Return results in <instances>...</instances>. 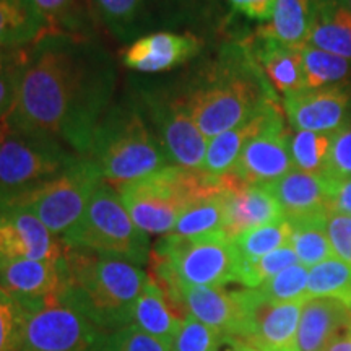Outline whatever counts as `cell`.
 Instances as JSON below:
<instances>
[{
	"label": "cell",
	"mask_w": 351,
	"mask_h": 351,
	"mask_svg": "<svg viewBox=\"0 0 351 351\" xmlns=\"http://www.w3.org/2000/svg\"><path fill=\"white\" fill-rule=\"evenodd\" d=\"M114 75L70 34H46L29 49L7 130L43 134L86 156L112 95Z\"/></svg>",
	"instance_id": "obj_1"
},
{
	"label": "cell",
	"mask_w": 351,
	"mask_h": 351,
	"mask_svg": "<svg viewBox=\"0 0 351 351\" xmlns=\"http://www.w3.org/2000/svg\"><path fill=\"white\" fill-rule=\"evenodd\" d=\"M184 101L208 140L244 124L271 104H278L247 44L230 47L189 90Z\"/></svg>",
	"instance_id": "obj_2"
},
{
	"label": "cell",
	"mask_w": 351,
	"mask_h": 351,
	"mask_svg": "<svg viewBox=\"0 0 351 351\" xmlns=\"http://www.w3.org/2000/svg\"><path fill=\"white\" fill-rule=\"evenodd\" d=\"M69 283L62 296L96 327L111 333L130 326L147 282L140 265L124 258L65 247Z\"/></svg>",
	"instance_id": "obj_3"
},
{
	"label": "cell",
	"mask_w": 351,
	"mask_h": 351,
	"mask_svg": "<svg viewBox=\"0 0 351 351\" xmlns=\"http://www.w3.org/2000/svg\"><path fill=\"white\" fill-rule=\"evenodd\" d=\"M86 158L114 189L171 166L155 130L137 111L122 106L99 121Z\"/></svg>",
	"instance_id": "obj_4"
},
{
	"label": "cell",
	"mask_w": 351,
	"mask_h": 351,
	"mask_svg": "<svg viewBox=\"0 0 351 351\" xmlns=\"http://www.w3.org/2000/svg\"><path fill=\"white\" fill-rule=\"evenodd\" d=\"M116 191L140 230L147 234H169L192 202L223 191V179L171 165Z\"/></svg>",
	"instance_id": "obj_5"
},
{
	"label": "cell",
	"mask_w": 351,
	"mask_h": 351,
	"mask_svg": "<svg viewBox=\"0 0 351 351\" xmlns=\"http://www.w3.org/2000/svg\"><path fill=\"white\" fill-rule=\"evenodd\" d=\"M153 274L181 287H225L239 283L241 256L223 231L212 234H166L152 249Z\"/></svg>",
	"instance_id": "obj_6"
},
{
	"label": "cell",
	"mask_w": 351,
	"mask_h": 351,
	"mask_svg": "<svg viewBox=\"0 0 351 351\" xmlns=\"http://www.w3.org/2000/svg\"><path fill=\"white\" fill-rule=\"evenodd\" d=\"M60 241L69 249L124 258L135 265H145L152 256L148 234L135 225L116 189L104 181L95 189L77 225Z\"/></svg>",
	"instance_id": "obj_7"
},
{
	"label": "cell",
	"mask_w": 351,
	"mask_h": 351,
	"mask_svg": "<svg viewBox=\"0 0 351 351\" xmlns=\"http://www.w3.org/2000/svg\"><path fill=\"white\" fill-rule=\"evenodd\" d=\"M103 176L90 158L78 160L49 181L0 200V210H20L36 217L56 238L77 225Z\"/></svg>",
	"instance_id": "obj_8"
},
{
	"label": "cell",
	"mask_w": 351,
	"mask_h": 351,
	"mask_svg": "<svg viewBox=\"0 0 351 351\" xmlns=\"http://www.w3.org/2000/svg\"><path fill=\"white\" fill-rule=\"evenodd\" d=\"M78 158L49 135L5 129L0 140V200L49 181Z\"/></svg>",
	"instance_id": "obj_9"
},
{
	"label": "cell",
	"mask_w": 351,
	"mask_h": 351,
	"mask_svg": "<svg viewBox=\"0 0 351 351\" xmlns=\"http://www.w3.org/2000/svg\"><path fill=\"white\" fill-rule=\"evenodd\" d=\"M26 309L28 320L19 351H104L108 333L62 295Z\"/></svg>",
	"instance_id": "obj_10"
},
{
	"label": "cell",
	"mask_w": 351,
	"mask_h": 351,
	"mask_svg": "<svg viewBox=\"0 0 351 351\" xmlns=\"http://www.w3.org/2000/svg\"><path fill=\"white\" fill-rule=\"evenodd\" d=\"M148 114L171 165L200 171L207 155L208 138L197 127L184 96H148Z\"/></svg>",
	"instance_id": "obj_11"
},
{
	"label": "cell",
	"mask_w": 351,
	"mask_h": 351,
	"mask_svg": "<svg viewBox=\"0 0 351 351\" xmlns=\"http://www.w3.org/2000/svg\"><path fill=\"white\" fill-rule=\"evenodd\" d=\"M243 335L238 341L258 351H296V333L304 301L271 302L258 289H241Z\"/></svg>",
	"instance_id": "obj_12"
},
{
	"label": "cell",
	"mask_w": 351,
	"mask_h": 351,
	"mask_svg": "<svg viewBox=\"0 0 351 351\" xmlns=\"http://www.w3.org/2000/svg\"><path fill=\"white\" fill-rule=\"evenodd\" d=\"M283 116H276L261 134L245 143L231 174L245 184L269 186L295 169Z\"/></svg>",
	"instance_id": "obj_13"
},
{
	"label": "cell",
	"mask_w": 351,
	"mask_h": 351,
	"mask_svg": "<svg viewBox=\"0 0 351 351\" xmlns=\"http://www.w3.org/2000/svg\"><path fill=\"white\" fill-rule=\"evenodd\" d=\"M283 103L289 124L298 130L333 134L350 122L351 90L346 83L300 91Z\"/></svg>",
	"instance_id": "obj_14"
},
{
	"label": "cell",
	"mask_w": 351,
	"mask_h": 351,
	"mask_svg": "<svg viewBox=\"0 0 351 351\" xmlns=\"http://www.w3.org/2000/svg\"><path fill=\"white\" fill-rule=\"evenodd\" d=\"M69 283L65 256L49 258H21L0 267V285L23 302L33 307L59 298Z\"/></svg>",
	"instance_id": "obj_15"
},
{
	"label": "cell",
	"mask_w": 351,
	"mask_h": 351,
	"mask_svg": "<svg viewBox=\"0 0 351 351\" xmlns=\"http://www.w3.org/2000/svg\"><path fill=\"white\" fill-rule=\"evenodd\" d=\"M65 256V245L33 215L20 210H0V267L21 258Z\"/></svg>",
	"instance_id": "obj_16"
},
{
	"label": "cell",
	"mask_w": 351,
	"mask_h": 351,
	"mask_svg": "<svg viewBox=\"0 0 351 351\" xmlns=\"http://www.w3.org/2000/svg\"><path fill=\"white\" fill-rule=\"evenodd\" d=\"M225 184V228L230 239L238 238L254 228L283 219L278 200L263 184H245L234 174L223 176Z\"/></svg>",
	"instance_id": "obj_17"
},
{
	"label": "cell",
	"mask_w": 351,
	"mask_h": 351,
	"mask_svg": "<svg viewBox=\"0 0 351 351\" xmlns=\"http://www.w3.org/2000/svg\"><path fill=\"white\" fill-rule=\"evenodd\" d=\"M278 200L283 218L288 223L327 218L330 189L322 176L291 169L282 179L267 186Z\"/></svg>",
	"instance_id": "obj_18"
},
{
	"label": "cell",
	"mask_w": 351,
	"mask_h": 351,
	"mask_svg": "<svg viewBox=\"0 0 351 351\" xmlns=\"http://www.w3.org/2000/svg\"><path fill=\"white\" fill-rule=\"evenodd\" d=\"M187 313L223 337L239 340L244 327V304L239 291L225 287H181Z\"/></svg>",
	"instance_id": "obj_19"
},
{
	"label": "cell",
	"mask_w": 351,
	"mask_h": 351,
	"mask_svg": "<svg viewBox=\"0 0 351 351\" xmlns=\"http://www.w3.org/2000/svg\"><path fill=\"white\" fill-rule=\"evenodd\" d=\"M200 46L194 34L153 33L132 43L122 54V62L143 73L166 72L199 54Z\"/></svg>",
	"instance_id": "obj_20"
},
{
	"label": "cell",
	"mask_w": 351,
	"mask_h": 351,
	"mask_svg": "<svg viewBox=\"0 0 351 351\" xmlns=\"http://www.w3.org/2000/svg\"><path fill=\"white\" fill-rule=\"evenodd\" d=\"M351 326V307L339 298L317 296L304 301L296 333V351H322L328 341Z\"/></svg>",
	"instance_id": "obj_21"
},
{
	"label": "cell",
	"mask_w": 351,
	"mask_h": 351,
	"mask_svg": "<svg viewBox=\"0 0 351 351\" xmlns=\"http://www.w3.org/2000/svg\"><path fill=\"white\" fill-rule=\"evenodd\" d=\"M245 44L263 75L283 98L306 90L301 49L283 46L274 39L258 38L257 34Z\"/></svg>",
	"instance_id": "obj_22"
},
{
	"label": "cell",
	"mask_w": 351,
	"mask_h": 351,
	"mask_svg": "<svg viewBox=\"0 0 351 351\" xmlns=\"http://www.w3.org/2000/svg\"><path fill=\"white\" fill-rule=\"evenodd\" d=\"M276 116H282V109L278 104H271L244 124L208 140L207 155H205L202 171L213 179L230 174L238 163L245 143L261 134Z\"/></svg>",
	"instance_id": "obj_23"
},
{
	"label": "cell",
	"mask_w": 351,
	"mask_h": 351,
	"mask_svg": "<svg viewBox=\"0 0 351 351\" xmlns=\"http://www.w3.org/2000/svg\"><path fill=\"white\" fill-rule=\"evenodd\" d=\"M307 46L351 60V7L348 0H314Z\"/></svg>",
	"instance_id": "obj_24"
},
{
	"label": "cell",
	"mask_w": 351,
	"mask_h": 351,
	"mask_svg": "<svg viewBox=\"0 0 351 351\" xmlns=\"http://www.w3.org/2000/svg\"><path fill=\"white\" fill-rule=\"evenodd\" d=\"M187 315L181 314L155 280L147 274V282L134 307L132 324L143 332L173 345Z\"/></svg>",
	"instance_id": "obj_25"
},
{
	"label": "cell",
	"mask_w": 351,
	"mask_h": 351,
	"mask_svg": "<svg viewBox=\"0 0 351 351\" xmlns=\"http://www.w3.org/2000/svg\"><path fill=\"white\" fill-rule=\"evenodd\" d=\"M49 33L33 0H0V51L29 47Z\"/></svg>",
	"instance_id": "obj_26"
},
{
	"label": "cell",
	"mask_w": 351,
	"mask_h": 351,
	"mask_svg": "<svg viewBox=\"0 0 351 351\" xmlns=\"http://www.w3.org/2000/svg\"><path fill=\"white\" fill-rule=\"evenodd\" d=\"M313 10L314 0H276L271 19L256 34L293 49H302L307 46Z\"/></svg>",
	"instance_id": "obj_27"
},
{
	"label": "cell",
	"mask_w": 351,
	"mask_h": 351,
	"mask_svg": "<svg viewBox=\"0 0 351 351\" xmlns=\"http://www.w3.org/2000/svg\"><path fill=\"white\" fill-rule=\"evenodd\" d=\"M225 217V184H223V191L218 194L202 197V199L192 202L176 221L169 234L194 238V236L223 231Z\"/></svg>",
	"instance_id": "obj_28"
},
{
	"label": "cell",
	"mask_w": 351,
	"mask_h": 351,
	"mask_svg": "<svg viewBox=\"0 0 351 351\" xmlns=\"http://www.w3.org/2000/svg\"><path fill=\"white\" fill-rule=\"evenodd\" d=\"M306 90L345 85L351 80V60L332 52L304 46L301 49Z\"/></svg>",
	"instance_id": "obj_29"
},
{
	"label": "cell",
	"mask_w": 351,
	"mask_h": 351,
	"mask_svg": "<svg viewBox=\"0 0 351 351\" xmlns=\"http://www.w3.org/2000/svg\"><path fill=\"white\" fill-rule=\"evenodd\" d=\"M326 219H309V221L289 223L291 225V239L289 245L296 252L298 261L307 269L333 258L330 241L326 231Z\"/></svg>",
	"instance_id": "obj_30"
},
{
	"label": "cell",
	"mask_w": 351,
	"mask_h": 351,
	"mask_svg": "<svg viewBox=\"0 0 351 351\" xmlns=\"http://www.w3.org/2000/svg\"><path fill=\"white\" fill-rule=\"evenodd\" d=\"M306 296L339 298L351 307V265L337 257L314 265L309 269Z\"/></svg>",
	"instance_id": "obj_31"
},
{
	"label": "cell",
	"mask_w": 351,
	"mask_h": 351,
	"mask_svg": "<svg viewBox=\"0 0 351 351\" xmlns=\"http://www.w3.org/2000/svg\"><path fill=\"white\" fill-rule=\"evenodd\" d=\"M291 225L283 218L276 223L245 231L232 239V243L243 261H256L288 245L291 239Z\"/></svg>",
	"instance_id": "obj_32"
},
{
	"label": "cell",
	"mask_w": 351,
	"mask_h": 351,
	"mask_svg": "<svg viewBox=\"0 0 351 351\" xmlns=\"http://www.w3.org/2000/svg\"><path fill=\"white\" fill-rule=\"evenodd\" d=\"M330 143L332 134L298 130L289 143L295 168L309 174L324 176Z\"/></svg>",
	"instance_id": "obj_33"
},
{
	"label": "cell",
	"mask_w": 351,
	"mask_h": 351,
	"mask_svg": "<svg viewBox=\"0 0 351 351\" xmlns=\"http://www.w3.org/2000/svg\"><path fill=\"white\" fill-rule=\"evenodd\" d=\"M29 47L0 51V122L12 112L25 67L28 64Z\"/></svg>",
	"instance_id": "obj_34"
},
{
	"label": "cell",
	"mask_w": 351,
	"mask_h": 351,
	"mask_svg": "<svg viewBox=\"0 0 351 351\" xmlns=\"http://www.w3.org/2000/svg\"><path fill=\"white\" fill-rule=\"evenodd\" d=\"M298 256L293 251L291 245L276 249V251L267 254L256 261H243L241 258V270H239V283L245 288L256 289L262 287L267 280L275 276L280 271L288 269V267L298 263Z\"/></svg>",
	"instance_id": "obj_35"
},
{
	"label": "cell",
	"mask_w": 351,
	"mask_h": 351,
	"mask_svg": "<svg viewBox=\"0 0 351 351\" xmlns=\"http://www.w3.org/2000/svg\"><path fill=\"white\" fill-rule=\"evenodd\" d=\"M307 280H309V269L298 262L271 276L262 287L256 289L271 302L306 301Z\"/></svg>",
	"instance_id": "obj_36"
},
{
	"label": "cell",
	"mask_w": 351,
	"mask_h": 351,
	"mask_svg": "<svg viewBox=\"0 0 351 351\" xmlns=\"http://www.w3.org/2000/svg\"><path fill=\"white\" fill-rule=\"evenodd\" d=\"M28 320V309L0 285V351H19Z\"/></svg>",
	"instance_id": "obj_37"
},
{
	"label": "cell",
	"mask_w": 351,
	"mask_h": 351,
	"mask_svg": "<svg viewBox=\"0 0 351 351\" xmlns=\"http://www.w3.org/2000/svg\"><path fill=\"white\" fill-rule=\"evenodd\" d=\"M49 25V34H70L83 25L85 0H33Z\"/></svg>",
	"instance_id": "obj_38"
},
{
	"label": "cell",
	"mask_w": 351,
	"mask_h": 351,
	"mask_svg": "<svg viewBox=\"0 0 351 351\" xmlns=\"http://www.w3.org/2000/svg\"><path fill=\"white\" fill-rule=\"evenodd\" d=\"M225 339L226 337L215 328L187 315L176 335L171 351H213Z\"/></svg>",
	"instance_id": "obj_39"
},
{
	"label": "cell",
	"mask_w": 351,
	"mask_h": 351,
	"mask_svg": "<svg viewBox=\"0 0 351 351\" xmlns=\"http://www.w3.org/2000/svg\"><path fill=\"white\" fill-rule=\"evenodd\" d=\"M173 345L143 332L134 324L108 333L104 351H171Z\"/></svg>",
	"instance_id": "obj_40"
},
{
	"label": "cell",
	"mask_w": 351,
	"mask_h": 351,
	"mask_svg": "<svg viewBox=\"0 0 351 351\" xmlns=\"http://www.w3.org/2000/svg\"><path fill=\"white\" fill-rule=\"evenodd\" d=\"M322 178L330 182L351 179V122L332 134L330 150Z\"/></svg>",
	"instance_id": "obj_41"
},
{
	"label": "cell",
	"mask_w": 351,
	"mask_h": 351,
	"mask_svg": "<svg viewBox=\"0 0 351 351\" xmlns=\"http://www.w3.org/2000/svg\"><path fill=\"white\" fill-rule=\"evenodd\" d=\"M101 20L114 29L134 25L152 0H91Z\"/></svg>",
	"instance_id": "obj_42"
},
{
	"label": "cell",
	"mask_w": 351,
	"mask_h": 351,
	"mask_svg": "<svg viewBox=\"0 0 351 351\" xmlns=\"http://www.w3.org/2000/svg\"><path fill=\"white\" fill-rule=\"evenodd\" d=\"M326 231L330 241L333 256L351 265V215L328 212Z\"/></svg>",
	"instance_id": "obj_43"
},
{
	"label": "cell",
	"mask_w": 351,
	"mask_h": 351,
	"mask_svg": "<svg viewBox=\"0 0 351 351\" xmlns=\"http://www.w3.org/2000/svg\"><path fill=\"white\" fill-rule=\"evenodd\" d=\"M232 10L245 19L267 23L271 19L276 0H228Z\"/></svg>",
	"instance_id": "obj_44"
},
{
	"label": "cell",
	"mask_w": 351,
	"mask_h": 351,
	"mask_svg": "<svg viewBox=\"0 0 351 351\" xmlns=\"http://www.w3.org/2000/svg\"><path fill=\"white\" fill-rule=\"evenodd\" d=\"M327 182L328 189H330V202H328L330 212L351 215V179L340 182Z\"/></svg>",
	"instance_id": "obj_45"
},
{
	"label": "cell",
	"mask_w": 351,
	"mask_h": 351,
	"mask_svg": "<svg viewBox=\"0 0 351 351\" xmlns=\"http://www.w3.org/2000/svg\"><path fill=\"white\" fill-rule=\"evenodd\" d=\"M322 351H351V326L337 333Z\"/></svg>",
	"instance_id": "obj_46"
},
{
	"label": "cell",
	"mask_w": 351,
	"mask_h": 351,
	"mask_svg": "<svg viewBox=\"0 0 351 351\" xmlns=\"http://www.w3.org/2000/svg\"><path fill=\"white\" fill-rule=\"evenodd\" d=\"M234 343H236V340L225 339L213 351H234Z\"/></svg>",
	"instance_id": "obj_47"
},
{
	"label": "cell",
	"mask_w": 351,
	"mask_h": 351,
	"mask_svg": "<svg viewBox=\"0 0 351 351\" xmlns=\"http://www.w3.org/2000/svg\"><path fill=\"white\" fill-rule=\"evenodd\" d=\"M234 351H258V350H256V348H252V346H249V345L243 343V341H238V340H236V343H234Z\"/></svg>",
	"instance_id": "obj_48"
},
{
	"label": "cell",
	"mask_w": 351,
	"mask_h": 351,
	"mask_svg": "<svg viewBox=\"0 0 351 351\" xmlns=\"http://www.w3.org/2000/svg\"><path fill=\"white\" fill-rule=\"evenodd\" d=\"M3 134H5V127H3V124H2V122H0V140H2V137H3Z\"/></svg>",
	"instance_id": "obj_49"
},
{
	"label": "cell",
	"mask_w": 351,
	"mask_h": 351,
	"mask_svg": "<svg viewBox=\"0 0 351 351\" xmlns=\"http://www.w3.org/2000/svg\"><path fill=\"white\" fill-rule=\"evenodd\" d=\"M348 3H350V7H351V0H348Z\"/></svg>",
	"instance_id": "obj_50"
}]
</instances>
